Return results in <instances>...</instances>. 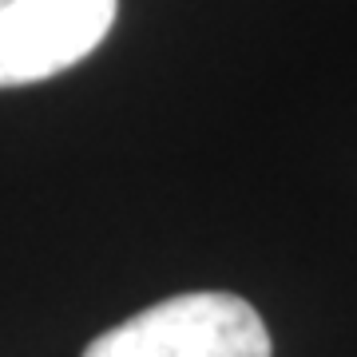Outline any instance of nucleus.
Returning a JSON list of instances; mask_svg holds the SVG:
<instances>
[{
	"label": "nucleus",
	"mask_w": 357,
	"mask_h": 357,
	"mask_svg": "<svg viewBox=\"0 0 357 357\" xmlns=\"http://www.w3.org/2000/svg\"><path fill=\"white\" fill-rule=\"evenodd\" d=\"M84 357H270V333L246 298L195 290L131 314Z\"/></svg>",
	"instance_id": "1"
},
{
	"label": "nucleus",
	"mask_w": 357,
	"mask_h": 357,
	"mask_svg": "<svg viewBox=\"0 0 357 357\" xmlns=\"http://www.w3.org/2000/svg\"><path fill=\"white\" fill-rule=\"evenodd\" d=\"M119 0H0V88L79 64L112 32Z\"/></svg>",
	"instance_id": "2"
}]
</instances>
